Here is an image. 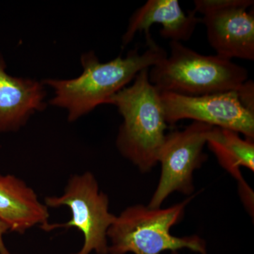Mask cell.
Listing matches in <instances>:
<instances>
[{"instance_id": "cell-1", "label": "cell", "mask_w": 254, "mask_h": 254, "mask_svg": "<svg viewBox=\"0 0 254 254\" xmlns=\"http://www.w3.org/2000/svg\"><path fill=\"white\" fill-rule=\"evenodd\" d=\"M146 42V50H130L127 57L121 55L106 63H101L93 52L85 53L81 62V76L69 80L46 79L44 84L53 88L55 96L50 104L64 108L68 120L73 122L89 113L97 106L106 104L115 93L125 88L145 68L153 67L168 56L165 50L153 38Z\"/></svg>"}, {"instance_id": "cell-2", "label": "cell", "mask_w": 254, "mask_h": 254, "mask_svg": "<svg viewBox=\"0 0 254 254\" xmlns=\"http://www.w3.org/2000/svg\"><path fill=\"white\" fill-rule=\"evenodd\" d=\"M148 71H140L131 86L120 90L106 103L115 105L123 118L117 137L119 151L141 173L158 163L168 125L160 93L150 83Z\"/></svg>"}, {"instance_id": "cell-3", "label": "cell", "mask_w": 254, "mask_h": 254, "mask_svg": "<svg viewBox=\"0 0 254 254\" xmlns=\"http://www.w3.org/2000/svg\"><path fill=\"white\" fill-rule=\"evenodd\" d=\"M170 53L148 71L160 93L200 96L237 91L248 81L243 66L218 55L197 53L181 42L170 41Z\"/></svg>"}, {"instance_id": "cell-4", "label": "cell", "mask_w": 254, "mask_h": 254, "mask_svg": "<svg viewBox=\"0 0 254 254\" xmlns=\"http://www.w3.org/2000/svg\"><path fill=\"white\" fill-rule=\"evenodd\" d=\"M193 198L192 195L168 208L143 205L128 207L116 216L108 230V254H160L188 249L208 254L205 241L200 237H178L170 233L171 227L183 218L185 208Z\"/></svg>"}, {"instance_id": "cell-5", "label": "cell", "mask_w": 254, "mask_h": 254, "mask_svg": "<svg viewBox=\"0 0 254 254\" xmlns=\"http://www.w3.org/2000/svg\"><path fill=\"white\" fill-rule=\"evenodd\" d=\"M45 205L49 208L66 206L71 219L66 223L48 224L43 230L75 227L84 238L79 252L73 254H108V231L116 218L110 213L109 198L99 189L96 179L86 172L70 177L63 194L47 196Z\"/></svg>"}, {"instance_id": "cell-6", "label": "cell", "mask_w": 254, "mask_h": 254, "mask_svg": "<svg viewBox=\"0 0 254 254\" xmlns=\"http://www.w3.org/2000/svg\"><path fill=\"white\" fill-rule=\"evenodd\" d=\"M213 127L193 122L183 130L165 136L158 155L161 164L160 180L148 206L160 208L174 192L190 195L194 190L193 174L201 168L207 155L203 153L208 132Z\"/></svg>"}, {"instance_id": "cell-7", "label": "cell", "mask_w": 254, "mask_h": 254, "mask_svg": "<svg viewBox=\"0 0 254 254\" xmlns=\"http://www.w3.org/2000/svg\"><path fill=\"white\" fill-rule=\"evenodd\" d=\"M160 97L168 125L192 120L232 130L254 140V112L242 103L238 90L200 96L160 93Z\"/></svg>"}, {"instance_id": "cell-8", "label": "cell", "mask_w": 254, "mask_h": 254, "mask_svg": "<svg viewBox=\"0 0 254 254\" xmlns=\"http://www.w3.org/2000/svg\"><path fill=\"white\" fill-rule=\"evenodd\" d=\"M253 0H225L218 7L203 14L200 23L206 28L207 38L216 55L254 60Z\"/></svg>"}, {"instance_id": "cell-9", "label": "cell", "mask_w": 254, "mask_h": 254, "mask_svg": "<svg viewBox=\"0 0 254 254\" xmlns=\"http://www.w3.org/2000/svg\"><path fill=\"white\" fill-rule=\"evenodd\" d=\"M6 68L0 52V134L18 131L31 115L46 108L43 82L15 77L6 72Z\"/></svg>"}, {"instance_id": "cell-10", "label": "cell", "mask_w": 254, "mask_h": 254, "mask_svg": "<svg viewBox=\"0 0 254 254\" xmlns=\"http://www.w3.org/2000/svg\"><path fill=\"white\" fill-rule=\"evenodd\" d=\"M190 10L186 14L178 0H148L133 13L123 37V46L129 44L138 32H144L145 41L152 38L150 28L154 23L163 26L160 35L170 41H188L200 18Z\"/></svg>"}, {"instance_id": "cell-11", "label": "cell", "mask_w": 254, "mask_h": 254, "mask_svg": "<svg viewBox=\"0 0 254 254\" xmlns=\"http://www.w3.org/2000/svg\"><path fill=\"white\" fill-rule=\"evenodd\" d=\"M49 210L34 190L23 180L11 175L0 174V220L10 232L23 235L49 222Z\"/></svg>"}, {"instance_id": "cell-12", "label": "cell", "mask_w": 254, "mask_h": 254, "mask_svg": "<svg viewBox=\"0 0 254 254\" xmlns=\"http://www.w3.org/2000/svg\"><path fill=\"white\" fill-rule=\"evenodd\" d=\"M238 132L213 127L208 132L206 144L222 168L240 182L244 198L252 200V191L241 175L240 168L254 171V140L242 138Z\"/></svg>"}, {"instance_id": "cell-13", "label": "cell", "mask_w": 254, "mask_h": 254, "mask_svg": "<svg viewBox=\"0 0 254 254\" xmlns=\"http://www.w3.org/2000/svg\"><path fill=\"white\" fill-rule=\"evenodd\" d=\"M9 227L4 222L0 220V254H11L9 250L6 249L4 243L3 237L6 232H9Z\"/></svg>"}]
</instances>
